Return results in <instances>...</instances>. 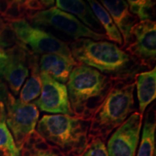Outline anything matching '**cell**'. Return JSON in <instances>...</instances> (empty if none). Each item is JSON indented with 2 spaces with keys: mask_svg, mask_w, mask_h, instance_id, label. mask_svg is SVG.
I'll list each match as a JSON object with an SVG mask.
<instances>
[{
  "mask_svg": "<svg viewBox=\"0 0 156 156\" xmlns=\"http://www.w3.org/2000/svg\"><path fill=\"white\" fill-rule=\"evenodd\" d=\"M69 47L78 64L93 67L114 81H134L144 69L125 51L106 41L80 38L70 43Z\"/></svg>",
  "mask_w": 156,
  "mask_h": 156,
  "instance_id": "6da1fadb",
  "label": "cell"
},
{
  "mask_svg": "<svg viewBox=\"0 0 156 156\" xmlns=\"http://www.w3.org/2000/svg\"><path fill=\"white\" fill-rule=\"evenodd\" d=\"M114 83L112 78L92 67L83 64L75 66L67 83L74 116L90 122L110 92Z\"/></svg>",
  "mask_w": 156,
  "mask_h": 156,
  "instance_id": "7a4b0ae2",
  "label": "cell"
},
{
  "mask_svg": "<svg viewBox=\"0 0 156 156\" xmlns=\"http://www.w3.org/2000/svg\"><path fill=\"white\" fill-rule=\"evenodd\" d=\"M134 81H114L112 88L90 120L89 139L99 138L106 142L132 113L134 103Z\"/></svg>",
  "mask_w": 156,
  "mask_h": 156,
  "instance_id": "3957f363",
  "label": "cell"
},
{
  "mask_svg": "<svg viewBox=\"0 0 156 156\" xmlns=\"http://www.w3.org/2000/svg\"><path fill=\"white\" fill-rule=\"evenodd\" d=\"M36 131L66 156H79L89 142V121L65 114L44 115Z\"/></svg>",
  "mask_w": 156,
  "mask_h": 156,
  "instance_id": "277c9868",
  "label": "cell"
},
{
  "mask_svg": "<svg viewBox=\"0 0 156 156\" xmlns=\"http://www.w3.org/2000/svg\"><path fill=\"white\" fill-rule=\"evenodd\" d=\"M19 44L29 47L35 54H58L73 58L69 45L49 33L32 26L25 19L9 23Z\"/></svg>",
  "mask_w": 156,
  "mask_h": 156,
  "instance_id": "5b68a950",
  "label": "cell"
},
{
  "mask_svg": "<svg viewBox=\"0 0 156 156\" xmlns=\"http://www.w3.org/2000/svg\"><path fill=\"white\" fill-rule=\"evenodd\" d=\"M6 124L20 149L36 131L39 111L34 103H23L9 92L5 103Z\"/></svg>",
  "mask_w": 156,
  "mask_h": 156,
  "instance_id": "8992f818",
  "label": "cell"
},
{
  "mask_svg": "<svg viewBox=\"0 0 156 156\" xmlns=\"http://www.w3.org/2000/svg\"><path fill=\"white\" fill-rule=\"evenodd\" d=\"M27 18L36 26L43 25L52 27L76 40L89 38L94 41H103L107 38L104 34L95 32L83 24L75 16L65 12L57 7H52L45 10L30 13Z\"/></svg>",
  "mask_w": 156,
  "mask_h": 156,
  "instance_id": "52a82bcc",
  "label": "cell"
},
{
  "mask_svg": "<svg viewBox=\"0 0 156 156\" xmlns=\"http://www.w3.org/2000/svg\"><path fill=\"white\" fill-rule=\"evenodd\" d=\"M132 41L125 51L143 68L153 69L156 61V23L152 20H141L131 30Z\"/></svg>",
  "mask_w": 156,
  "mask_h": 156,
  "instance_id": "ba28073f",
  "label": "cell"
},
{
  "mask_svg": "<svg viewBox=\"0 0 156 156\" xmlns=\"http://www.w3.org/2000/svg\"><path fill=\"white\" fill-rule=\"evenodd\" d=\"M142 116L135 112L128 117L108 138V156H136L140 140Z\"/></svg>",
  "mask_w": 156,
  "mask_h": 156,
  "instance_id": "9c48e42d",
  "label": "cell"
},
{
  "mask_svg": "<svg viewBox=\"0 0 156 156\" xmlns=\"http://www.w3.org/2000/svg\"><path fill=\"white\" fill-rule=\"evenodd\" d=\"M41 73V92L34 103L41 111L52 114H62L74 116L64 84L55 80L46 73Z\"/></svg>",
  "mask_w": 156,
  "mask_h": 156,
  "instance_id": "30bf717a",
  "label": "cell"
},
{
  "mask_svg": "<svg viewBox=\"0 0 156 156\" xmlns=\"http://www.w3.org/2000/svg\"><path fill=\"white\" fill-rule=\"evenodd\" d=\"M5 51L8 55V59L0 69V76L7 82L12 94L17 95L29 75L30 51L21 44H17Z\"/></svg>",
  "mask_w": 156,
  "mask_h": 156,
  "instance_id": "8fae6325",
  "label": "cell"
},
{
  "mask_svg": "<svg viewBox=\"0 0 156 156\" xmlns=\"http://www.w3.org/2000/svg\"><path fill=\"white\" fill-rule=\"evenodd\" d=\"M100 2L122 35V48H124L132 41L131 30L139 19L130 12L126 0H100Z\"/></svg>",
  "mask_w": 156,
  "mask_h": 156,
  "instance_id": "7c38bea8",
  "label": "cell"
},
{
  "mask_svg": "<svg viewBox=\"0 0 156 156\" xmlns=\"http://www.w3.org/2000/svg\"><path fill=\"white\" fill-rule=\"evenodd\" d=\"M74 58L58 54H43L39 62L40 73H46L62 84L67 83L73 68L78 65Z\"/></svg>",
  "mask_w": 156,
  "mask_h": 156,
  "instance_id": "4fadbf2b",
  "label": "cell"
},
{
  "mask_svg": "<svg viewBox=\"0 0 156 156\" xmlns=\"http://www.w3.org/2000/svg\"><path fill=\"white\" fill-rule=\"evenodd\" d=\"M139 113L143 116L146 108L156 98V68L137 73L134 77Z\"/></svg>",
  "mask_w": 156,
  "mask_h": 156,
  "instance_id": "5bb4252c",
  "label": "cell"
},
{
  "mask_svg": "<svg viewBox=\"0 0 156 156\" xmlns=\"http://www.w3.org/2000/svg\"><path fill=\"white\" fill-rule=\"evenodd\" d=\"M56 5L58 9L76 15L83 24L95 32H104L90 6L84 0H56Z\"/></svg>",
  "mask_w": 156,
  "mask_h": 156,
  "instance_id": "9a60e30c",
  "label": "cell"
},
{
  "mask_svg": "<svg viewBox=\"0 0 156 156\" xmlns=\"http://www.w3.org/2000/svg\"><path fill=\"white\" fill-rule=\"evenodd\" d=\"M28 67L30 76L25 83L20 93L19 99L23 103H30L36 100L41 92V79L39 69L38 56L30 52L28 56Z\"/></svg>",
  "mask_w": 156,
  "mask_h": 156,
  "instance_id": "2e32d148",
  "label": "cell"
},
{
  "mask_svg": "<svg viewBox=\"0 0 156 156\" xmlns=\"http://www.w3.org/2000/svg\"><path fill=\"white\" fill-rule=\"evenodd\" d=\"M155 108L152 105L145 115L142 139L136 156H155Z\"/></svg>",
  "mask_w": 156,
  "mask_h": 156,
  "instance_id": "e0dca14e",
  "label": "cell"
},
{
  "mask_svg": "<svg viewBox=\"0 0 156 156\" xmlns=\"http://www.w3.org/2000/svg\"><path fill=\"white\" fill-rule=\"evenodd\" d=\"M86 1L88 2L91 10L93 11V14L106 33L107 38L116 42L122 47L123 39L122 35L106 9L98 0H86Z\"/></svg>",
  "mask_w": 156,
  "mask_h": 156,
  "instance_id": "ac0fdd59",
  "label": "cell"
},
{
  "mask_svg": "<svg viewBox=\"0 0 156 156\" xmlns=\"http://www.w3.org/2000/svg\"><path fill=\"white\" fill-rule=\"evenodd\" d=\"M20 156H66L57 148L48 145L35 131L21 148Z\"/></svg>",
  "mask_w": 156,
  "mask_h": 156,
  "instance_id": "d6986e66",
  "label": "cell"
},
{
  "mask_svg": "<svg viewBox=\"0 0 156 156\" xmlns=\"http://www.w3.org/2000/svg\"><path fill=\"white\" fill-rule=\"evenodd\" d=\"M21 150L15 144L6 124L5 103H0V156H20Z\"/></svg>",
  "mask_w": 156,
  "mask_h": 156,
  "instance_id": "ffe728a7",
  "label": "cell"
},
{
  "mask_svg": "<svg viewBox=\"0 0 156 156\" xmlns=\"http://www.w3.org/2000/svg\"><path fill=\"white\" fill-rule=\"evenodd\" d=\"M129 10L140 20H151L154 15L153 0H126Z\"/></svg>",
  "mask_w": 156,
  "mask_h": 156,
  "instance_id": "44dd1931",
  "label": "cell"
},
{
  "mask_svg": "<svg viewBox=\"0 0 156 156\" xmlns=\"http://www.w3.org/2000/svg\"><path fill=\"white\" fill-rule=\"evenodd\" d=\"M79 156H108L106 142L99 138H91L85 151Z\"/></svg>",
  "mask_w": 156,
  "mask_h": 156,
  "instance_id": "7402d4cb",
  "label": "cell"
},
{
  "mask_svg": "<svg viewBox=\"0 0 156 156\" xmlns=\"http://www.w3.org/2000/svg\"><path fill=\"white\" fill-rule=\"evenodd\" d=\"M8 93L9 91L7 90V86L0 80V103H5Z\"/></svg>",
  "mask_w": 156,
  "mask_h": 156,
  "instance_id": "603a6c76",
  "label": "cell"
},
{
  "mask_svg": "<svg viewBox=\"0 0 156 156\" xmlns=\"http://www.w3.org/2000/svg\"><path fill=\"white\" fill-rule=\"evenodd\" d=\"M12 0H0V16L3 17Z\"/></svg>",
  "mask_w": 156,
  "mask_h": 156,
  "instance_id": "cb8c5ba5",
  "label": "cell"
},
{
  "mask_svg": "<svg viewBox=\"0 0 156 156\" xmlns=\"http://www.w3.org/2000/svg\"><path fill=\"white\" fill-rule=\"evenodd\" d=\"M8 59V55L6 53L5 50H0V69L6 64Z\"/></svg>",
  "mask_w": 156,
  "mask_h": 156,
  "instance_id": "d4e9b609",
  "label": "cell"
},
{
  "mask_svg": "<svg viewBox=\"0 0 156 156\" xmlns=\"http://www.w3.org/2000/svg\"><path fill=\"white\" fill-rule=\"evenodd\" d=\"M43 4V5L44 6V7H52L54 5V0H40Z\"/></svg>",
  "mask_w": 156,
  "mask_h": 156,
  "instance_id": "484cf974",
  "label": "cell"
},
{
  "mask_svg": "<svg viewBox=\"0 0 156 156\" xmlns=\"http://www.w3.org/2000/svg\"><path fill=\"white\" fill-rule=\"evenodd\" d=\"M15 1H16V2H20L21 4V5H23V2H24V0H15Z\"/></svg>",
  "mask_w": 156,
  "mask_h": 156,
  "instance_id": "4316f807",
  "label": "cell"
},
{
  "mask_svg": "<svg viewBox=\"0 0 156 156\" xmlns=\"http://www.w3.org/2000/svg\"><path fill=\"white\" fill-rule=\"evenodd\" d=\"M0 50H4L3 48H2V46H1V45H0Z\"/></svg>",
  "mask_w": 156,
  "mask_h": 156,
  "instance_id": "83f0119b",
  "label": "cell"
}]
</instances>
